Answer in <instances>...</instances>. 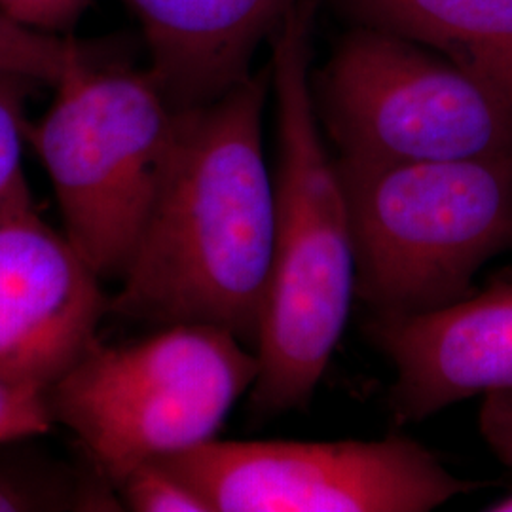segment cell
I'll use <instances>...</instances> for the list:
<instances>
[{
  "mask_svg": "<svg viewBox=\"0 0 512 512\" xmlns=\"http://www.w3.org/2000/svg\"><path fill=\"white\" fill-rule=\"evenodd\" d=\"M270 90L266 67L177 110L164 181L109 313L156 329L217 327L255 351L275 234L262 133Z\"/></svg>",
  "mask_w": 512,
  "mask_h": 512,
  "instance_id": "1",
  "label": "cell"
},
{
  "mask_svg": "<svg viewBox=\"0 0 512 512\" xmlns=\"http://www.w3.org/2000/svg\"><path fill=\"white\" fill-rule=\"evenodd\" d=\"M315 6V0H300L270 42L275 234L255 348L258 376L249 391L256 420L310 404L357 296L346 192L311 92Z\"/></svg>",
  "mask_w": 512,
  "mask_h": 512,
  "instance_id": "2",
  "label": "cell"
},
{
  "mask_svg": "<svg viewBox=\"0 0 512 512\" xmlns=\"http://www.w3.org/2000/svg\"><path fill=\"white\" fill-rule=\"evenodd\" d=\"M336 162L355 247V293L376 317L456 304L473 294L480 268L512 245V154Z\"/></svg>",
  "mask_w": 512,
  "mask_h": 512,
  "instance_id": "3",
  "label": "cell"
},
{
  "mask_svg": "<svg viewBox=\"0 0 512 512\" xmlns=\"http://www.w3.org/2000/svg\"><path fill=\"white\" fill-rule=\"evenodd\" d=\"M256 376L255 351L232 332L173 325L124 346L95 338L44 397L114 488L145 461L215 439Z\"/></svg>",
  "mask_w": 512,
  "mask_h": 512,
  "instance_id": "4",
  "label": "cell"
},
{
  "mask_svg": "<svg viewBox=\"0 0 512 512\" xmlns=\"http://www.w3.org/2000/svg\"><path fill=\"white\" fill-rule=\"evenodd\" d=\"M177 110L147 69L84 59L27 126L63 232L103 281H120L164 181Z\"/></svg>",
  "mask_w": 512,
  "mask_h": 512,
  "instance_id": "5",
  "label": "cell"
},
{
  "mask_svg": "<svg viewBox=\"0 0 512 512\" xmlns=\"http://www.w3.org/2000/svg\"><path fill=\"white\" fill-rule=\"evenodd\" d=\"M311 92L336 156L421 162L512 154V103L384 29L353 25L311 71Z\"/></svg>",
  "mask_w": 512,
  "mask_h": 512,
  "instance_id": "6",
  "label": "cell"
},
{
  "mask_svg": "<svg viewBox=\"0 0 512 512\" xmlns=\"http://www.w3.org/2000/svg\"><path fill=\"white\" fill-rule=\"evenodd\" d=\"M211 512H427L475 484L418 440H205L156 458Z\"/></svg>",
  "mask_w": 512,
  "mask_h": 512,
  "instance_id": "7",
  "label": "cell"
},
{
  "mask_svg": "<svg viewBox=\"0 0 512 512\" xmlns=\"http://www.w3.org/2000/svg\"><path fill=\"white\" fill-rule=\"evenodd\" d=\"M35 207L0 215V380L46 391L92 346L109 294Z\"/></svg>",
  "mask_w": 512,
  "mask_h": 512,
  "instance_id": "8",
  "label": "cell"
},
{
  "mask_svg": "<svg viewBox=\"0 0 512 512\" xmlns=\"http://www.w3.org/2000/svg\"><path fill=\"white\" fill-rule=\"evenodd\" d=\"M366 330L395 368L389 404L397 423L512 387V281L442 310L374 315Z\"/></svg>",
  "mask_w": 512,
  "mask_h": 512,
  "instance_id": "9",
  "label": "cell"
},
{
  "mask_svg": "<svg viewBox=\"0 0 512 512\" xmlns=\"http://www.w3.org/2000/svg\"><path fill=\"white\" fill-rule=\"evenodd\" d=\"M147 42V71L175 110L217 101L253 76L264 42L300 0H122Z\"/></svg>",
  "mask_w": 512,
  "mask_h": 512,
  "instance_id": "10",
  "label": "cell"
},
{
  "mask_svg": "<svg viewBox=\"0 0 512 512\" xmlns=\"http://www.w3.org/2000/svg\"><path fill=\"white\" fill-rule=\"evenodd\" d=\"M353 25L401 35L512 103V0H338Z\"/></svg>",
  "mask_w": 512,
  "mask_h": 512,
  "instance_id": "11",
  "label": "cell"
},
{
  "mask_svg": "<svg viewBox=\"0 0 512 512\" xmlns=\"http://www.w3.org/2000/svg\"><path fill=\"white\" fill-rule=\"evenodd\" d=\"M109 480H90L61 465L0 461V512L120 511Z\"/></svg>",
  "mask_w": 512,
  "mask_h": 512,
  "instance_id": "12",
  "label": "cell"
},
{
  "mask_svg": "<svg viewBox=\"0 0 512 512\" xmlns=\"http://www.w3.org/2000/svg\"><path fill=\"white\" fill-rule=\"evenodd\" d=\"M84 59L88 55L71 38L31 29L0 12V73L55 88Z\"/></svg>",
  "mask_w": 512,
  "mask_h": 512,
  "instance_id": "13",
  "label": "cell"
},
{
  "mask_svg": "<svg viewBox=\"0 0 512 512\" xmlns=\"http://www.w3.org/2000/svg\"><path fill=\"white\" fill-rule=\"evenodd\" d=\"M35 82L0 73V215L31 207L33 198L23 171L27 143V93Z\"/></svg>",
  "mask_w": 512,
  "mask_h": 512,
  "instance_id": "14",
  "label": "cell"
},
{
  "mask_svg": "<svg viewBox=\"0 0 512 512\" xmlns=\"http://www.w3.org/2000/svg\"><path fill=\"white\" fill-rule=\"evenodd\" d=\"M114 490L129 511L211 512L200 495L154 459L133 467Z\"/></svg>",
  "mask_w": 512,
  "mask_h": 512,
  "instance_id": "15",
  "label": "cell"
},
{
  "mask_svg": "<svg viewBox=\"0 0 512 512\" xmlns=\"http://www.w3.org/2000/svg\"><path fill=\"white\" fill-rule=\"evenodd\" d=\"M54 425L44 395L0 380V444L46 435Z\"/></svg>",
  "mask_w": 512,
  "mask_h": 512,
  "instance_id": "16",
  "label": "cell"
},
{
  "mask_svg": "<svg viewBox=\"0 0 512 512\" xmlns=\"http://www.w3.org/2000/svg\"><path fill=\"white\" fill-rule=\"evenodd\" d=\"M92 0H0V12L42 33L63 35Z\"/></svg>",
  "mask_w": 512,
  "mask_h": 512,
  "instance_id": "17",
  "label": "cell"
},
{
  "mask_svg": "<svg viewBox=\"0 0 512 512\" xmlns=\"http://www.w3.org/2000/svg\"><path fill=\"white\" fill-rule=\"evenodd\" d=\"M478 427L495 458L512 465V387L484 395Z\"/></svg>",
  "mask_w": 512,
  "mask_h": 512,
  "instance_id": "18",
  "label": "cell"
},
{
  "mask_svg": "<svg viewBox=\"0 0 512 512\" xmlns=\"http://www.w3.org/2000/svg\"><path fill=\"white\" fill-rule=\"evenodd\" d=\"M486 511L490 512H512V494L505 495L501 499H497L494 503H490L486 507Z\"/></svg>",
  "mask_w": 512,
  "mask_h": 512,
  "instance_id": "19",
  "label": "cell"
}]
</instances>
